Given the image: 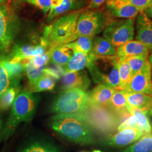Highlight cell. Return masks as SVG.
<instances>
[{"label":"cell","instance_id":"cell-1","mask_svg":"<svg viewBox=\"0 0 152 152\" xmlns=\"http://www.w3.org/2000/svg\"><path fill=\"white\" fill-rule=\"evenodd\" d=\"M49 126L59 135L81 145L94 144L91 128L81 114H56L49 121Z\"/></svg>","mask_w":152,"mask_h":152},{"label":"cell","instance_id":"cell-2","mask_svg":"<svg viewBox=\"0 0 152 152\" xmlns=\"http://www.w3.org/2000/svg\"><path fill=\"white\" fill-rule=\"evenodd\" d=\"M37 104L38 99L32 92L25 90L19 92L12 105L9 118L3 127L0 141L9 139L22 122H31Z\"/></svg>","mask_w":152,"mask_h":152},{"label":"cell","instance_id":"cell-3","mask_svg":"<svg viewBox=\"0 0 152 152\" xmlns=\"http://www.w3.org/2000/svg\"><path fill=\"white\" fill-rule=\"evenodd\" d=\"M82 12L81 9L66 14L45 27L42 39L49 49L75 40L77 21Z\"/></svg>","mask_w":152,"mask_h":152},{"label":"cell","instance_id":"cell-4","mask_svg":"<svg viewBox=\"0 0 152 152\" xmlns=\"http://www.w3.org/2000/svg\"><path fill=\"white\" fill-rule=\"evenodd\" d=\"M118 62L117 55L111 56L97 55L87 67L93 81L119 90Z\"/></svg>","mask_w":152,"mask_h":152},{"label":"cell","instance_id":"cell-5","mask_svg":"<svg viewBox=\"0 0 152 152\" xmlns=\"http://www.w3.org/2000/svg\"><path fill=\"white\" fill-rule=\"evenodd\" d=\"M92 103L88 94L80 89L64 90L54 101L51 112L56 114H81Z\"/></svg>","mask_w":152,"mask_h":152},{"label":"cell","instance_id":"cell-6","mask_svg":"<svg viewBox=\"0 0 152 152\" xmlns=\"http://www.w3.org/2000/svg\"><path fill=\"white\" fill-rule=\"evenodd\" d=\"M81 115L92 130L101 134L111 135L117 131L121 123L119 118L110 109L92 102Z\"/></svg>","mask_w":152,"mask_h":152},{"label":"cell","instance_id":"cell-7","mask_svg":"<svg viewBox=\"0 0 152 152\" xmlns=\"http://www.w3.org/2000/svg\"><path fill=\"white\" fill-rule=\"evenodd\" d=\"M20 27L19 18L11 6L0 4V55L9 51Z\"/></svg>","mask_w":152,"mask_h":152},{"label":"cell","instance_id":"cell-8","mask_svg":"<svg viewBox=\"0 0 152 152\" xmlns=\"http://www.w3.org/2000/svg\"><path fill=\"white\" fill-rule=\"evenodd\" d=\"M111 20L108 14L101 10L88 9L82 11L77 21L75 40L81 36H95L103 32Z\"/></svg>","mask_w":152,"mask_h":152},{"label":"cell","instance_id":"cell-9","mask_svg":"<svg viewBox=\"0 0 152 152\" xmlns=\"http://www.w3.org/2000/svg\"><path fill=\"white\" fill-rule=\"evenodd\" d=\"M134 24V19L112 20L103 31V37L117 48L134 39L135 36Z\"/></svg>","mask_w":152,"mask_h":152},{"label":"cell","instance_id":"cell-10","mask_svg":"<svg viewBox=\"0 0 152 152\" xmlns=\"http://www.w3.org/2000/svg\"><path fill=\"white\" fill-rule=\"evenodd\" d=\"M48 50L46 44L41 39L39 45H15L10 50V53L4 56L10 62L15 63L44 54Z\"/></svg>","mask_w":152,"mask_h":152},{"label":"cell","instance_id":"cell-11","mask_svg":"<svg viewBox=\"0 0 152 152\" xmlns=\"http://www.w3.org/2000/svg\"><path fill=\"white\" fill-rule=\"evenodd\" d=\"M152 64L148 60L141 70L132 76L125 91L152 95Z\"/></svg>","mask_w":152,"mask_h":152},{"label":"cell","instance_id":"cell-12","mask_svg":"<svg viewBox=\"0 0 152 152\" xmlns=\"http://www.w3.org/2000/svg\"><path fill=\"white\" fill-rule=\"evenodd\" d=\"M105 8L110 16L117 19H134L141 12L126 0H108Z\"/></svg>","mask_w":152,"mask_h":152},{"label":"cell","instance_id":"cell-13","mask_svg":"<svg viewBox=\"0 0 152 152\" xmlns=\"http://www.w3.org/2000/svg\"><path fill=\"white\" fill-rule=\"evenodd\" d=\"M136 40L144 44L152 51V19L144 11L140 12L136 17L135 21Z\"/></svg>","mask_w":152,"mask_h":152},{"label":"cell","instance_id":"cell-14","mask_svg":"<svg viewBox=\"0 0 152 152\" xmlns=\"http://www.w3.org/2000/svg\"><path fill=\"white\" fill-rule=\"evenodd\" d=\"M144 134L140 128H127L110 135L106 143L111 147L122 148L135 142Z\"/></svg>","mask_w":152,"mask_h":152},{"label":"cell","instance_id":"cell-15","mask_svg":"<svg viewBox=\"0 0 152 152\" xmlns=\"http://www.w3.org/2000/svg\"><path fill=\"white\" fill-rule=\"evenodd\" d=\"M91 85V80L84 70L64 73L62 78L63 90L77 88L86 91Z\"/></svg>","mask_w":152,"mask_h":152},{"label":"cell","instance_id":"cell-16","mask_svg":"<svg viewBox=\"0 0 152 152\" xmlns=\"http://www.w3.org/2000/svg\"><path fill=\"white\" fill-rule=\"evenodd\" d=\"M92 53L85 54L80 52L73 53L68 63L62 67L63 75L68 72L84 70L96 58Z\"/></svg>","mask_w":152,"mask_h":152},{"label":"cell","instance_id":"cell-17","mask_svg":"<svg viewBox=\"0 0 152 152\" xmlns=\"http://www.w3.org/2000/svg\"><path fill=\"white\" fill-rule=\"evenodd\" d=\"M147 46L137 40H131L117 48V56L119 60L143 54H149Z\"/></svg>","mask_w":152,"mask_h":152},{"label":"cell","instance_id":"cell-18","mask_svg":"<svg viewBox=\"0 0 152 152\" xmlns=\"http://www.w3.org/2000/svg\"><path fill=\"white\" fill-rule=\"evenodd\" d=\"M129 107V104L122 90H116L111 98L108 108L117 115L121 122L131 115Z\"/></svg>","mask_w":152,"mask_h":152},{"label":"cell","instance_id":"cell-19","mask_svg":"<svg viewBox=\"0 0 152 152\" xmlns=\"http://www.w3.org/2000/svg\"><path fill=\"white\" fill-rule=\"evenodd\" d=\"M19 152H61V149L51 140L36 138L27 142Z\"/></svg>","mask_w":152,"mask_h":152},{"label":"cell","instance_id":"cell-20","mask_svg":"<svg viewBox=\"0 0 152 152\" xmlns=\"http://www.w3.org/2000/svg\"><path fill=\"white\" fill-rule=\"evenodd\" d=\"M116 89L108 86L98 84L88 94L94 104L108 108L109 104Z\"/></svg>","mask_w":152,"mask_h":152},{"label":"cell","instance_id":"cell-21","mask_svg":"<svg viewBox=\"0 0 152 152\" xmlns=\"http://www.w3.org/2000/svg\"><path fill=\"white\" fill-rule=\"evenodd\" d=\"M122 91L127 103L132 107L142 110H149L152 105V95L125 90Z\"/></svg>","mask_w":152,"mask_h":152},{"label":"cell","instance_id":"cell-22","mask_svg":"<svg viewBox=\"0 0 152 152\" xmlns=\"http://www.w3.org/2000/svg\"><path fill=\"white\" fill-rule=\"evenodd\" d=\"M2 63L12 82V87L19 86L23 75L25 72V64L23 61L12 63L7 60L4 55H0Z\"/></svg>","mask_w":152,"mask_h":152},{"label":"cell","instance_id":"cell-23","mask_svg":"<svg viewBox=\"0 0 152 152\" xmlns=\"http://www.w3.org/2000/svg\"><path fill=\"white\" fill-rule=\"evenodd\" d=\"M85 5L86 2L84 0H64L59 6L50 9L47 20L48 22H51L56 16L68 11L81 10Z\"/></svg>","mask_w":152,"mask_h":152},{"label":"cell","instance_id":"cell-24","mask_svg":"<svg viewBox=\"0 0 152 152\" xmlns=\"http://www.w3.org/2000/svg\"><path fill=\"white\" fill-rule=\"evenodd\" d=\"M50 60L55 65L64 66L73 55V51L65 44L49 48Z\"/></svg>","mask_w":152,"mask_h":152},{"label":"cell","instance_id":"cell-25","mask_svg":"<svg viewBox=\"0 0 152 152\" xmlns=\"http://www.w3.org/2000/svg\"><path fill=\"white\" fill-rule=\"evenodd\" d=\"M91 53L101 56H111L117 54V48L101 36H94Z\"/></svg>","mask_w":152,"mask_h":152},{"label":"cell","instance_id":"cell-26","mask_svg":"<svg viewBox=\"0 0 152 152\" xmlns=\"http://www.w3.org/2000/svg\"><path fill=\"white\" fill-rule=\"evenodd\" d=\"M130 113L136 117L137 122L144 133H152V124L149 110H142L131 107L129 105Z\"/></svg>","mask_w":152,"mask_h":152},{"label":"cell","instance_id":"cell-27","mask_svg":"<svg viewBox=\"0 0 152 152\" xmlns=\"http://www.w3.org/2000/svg\"><path fill=\"white\" fill-rule=\"evenodd\" d=\"M119 152H152V133H145L134 144Z\"/></svg>","mask_w":152,"mask_h":152},{"label":"cell","instance_id":"cell-28","mask_svg":"<svg viewBox=\"0 0 152 152\" xmlns=\"http://www.w3.org/2000/svg\"><path fill=\"white\" fill-rule=\"evenodd\" d=\"M94 37L81 36L76 40L65 45L75 52H80L85 54L91 53L92 49V41Z\"/></svg>","mask_w":152,"mask_h":152},{"label":"cell","instance_id":"cell-29","mask_svg":"<svg viewBox=\"0 0 152 152\" xmlns=\"http://www.w3.org/2000/svg\"><path fill=\"white\" fill-rule=\"evenodd\" d=\"M55 79L52 76L44 73L33 86H31L29 92H39L52 91L54 89Z\"/></svg>","mask_w":152,"mask_h":152},{"label":"cell","instance_id":"cell-30","mask_svg":"<svg viewBox=\"0 0 152 152\" xmlns=\"http://www.w3.org/2000/svg\"><path fill=\"white\" fill-rule=\"evenodd\" d=\"M118 69L120 80L119 90H125L130 82L133 74L126 59H118Z\"/></svg>","mask_w":152,"mask_h":152},{"label":"cell","instance_id":"cell-31","mask_svg":"<svg viewBox=\"0 0 152 152\" xmlns=\"http://www.w3.org/2000/svg\"><path fill=\"white\" fill-rule=\"evenodd\" d=\"M20 91V87H10L0 96V110H5L12 105L18 93Z\"/></svg>","mask_w":152,"mask_h":152},{"label":"cell","instance_id":"cell-32","mask_svg":"<svg viewBox=\"0 0 152 152\" xmlns=\"http://www.w3.org/2000/svg\"><path fill=\"white\" fill-rule=\"evenodd\" d=\"M25 61H26V63L23 61L25 64V72L31 86L37 81L40 77L43 75L45 68H36L29 59Z\"/></svg>","mask_w":152,"mask_h":152},{"label":"cell","instance_id":"cell-33","mask_svg":"<svg viewBox=\"0 0 152 152\" xmlns=\"http://www.w3.org/2000/svg\"><path fill=\"white\" fill-rule=\"evenodd\" d=\"M149 54H143L126 59L133 76L137 72L140 71L146 64L147 61L149 60Z\"/></svg>","mask_w":152,"mask_h":152},{"label":"cell","instance_id":"cell-34","mask_svg":"<svg viewBox=\"0 0 152 152\" xmlns=\"http://www.w3.org/2000/svg\"><path fill=\"white\" fill-rule=\"evenodd\" d=\"M12 87V82L2 63L0 55V96L8 88Z\"/></svg>","mask_w":152,"mask_h":152},{"label":"cell","instance_id":"cell-35","mask_svg":"<svg viewBox=\"0 0 152 152\" xmlns=\"http://www.w3.org/2000/svg\"><path fill=\"white\" fill-rule=\"evenodd\" d=\"M22 2H26L37 7L44 12L45 14L49 12L51 8V0H21Z\"/></svg>","mask_w":152,"mask_h":152},{"label":"cell","instance_id":"cell-36","mask_svg":"<svg viewBox=\"0 0 152 152\" xmlns=\"http://www.w3.org/2000/svg\"><path fill=\"white\" fill-rule=\"evenodd\" d=\"M36 68H45L50 61V51L48 50L44 54L29 59Z\"/></svg>","mask_w":152,"mask_h":152},{"label":"cell","instance_id":"cell-37","mask_svg":"<svg viewBox=\"0 0 152 152\" xmlns=\"http://www.w3.org/2000/svg\"><path fill=\"white\" fill-rule=\"evenodd\" d=\"M127 128H140L137 122L136 117L132 114L120 123L117 128V131Z\"/></svg>","mask_w":152,"mask_h":152},{"label":"cell","instance_id":"cell-38","mask_svg":"<svg viewBox=\"0 0 152 152\" xmlns=\"http://www.w3.org/2000/svg\"><path fill=\"white\" fill-rule=\"evenodd\" d=\"M141 11H144L152 5V0H126Z\"/></svg>","mask_w":152,"mask_h":152},{"label":"cell","instance_id":"cell-39","mask_svg":"<svg viewBox=\"0 0 152 152\" xmlns=\"http://www.w3.org/2000/svg\"><path fill=\"white\" fill-rule=\"evenodd\" d=\"M108 0H90L88 5V9H97Z\"/></svg>","mask_w":152,"mask_h":152},{"label":"cell","instance_id":"cell-40","mask_svg":"<svg viewBox=\"0 0 152 152\" xmlns=\"http://www.w3.org/2000/svg\"><path fill=\"white\" fill-rule=\"evenodd\" d=\"M64 0H51V8L58 7L63 3Z\"/></svg>","mask_w":152,"mask_h":152},{"label":"cell","instance_id":"cell-41","mask_svg":"<svg viewBox=\"0 0 152 152\" xmlns=\"http://www.w3.org/2000/svg\"><path fill=\"white\" fill-rule=\"evenodd\" d=\"M144 11L145 12V13L147 14L148 16L152 19V5L151 6H149V7H148Z\"/></svg>","mask_w":152,"mask_h":152},{"label":"cell","instance_id":"cell-42","mask_svg":"<svg viewBox=\"0 0 152 152\" xmlns=\"http://www.w3.org/2000/svg\"><path fill=\"white\" fill-rule=\"evenodd\" d=\"M3 127H4V126H3V121H2L1 116H0V137H1L2 131L3 130Z\"/></svg>","mask_w":152,"mask_h":152},{"label":"cell","instance_id":"cell-43","mask_svg":"<svg viewBox=\"0 0 152 152\" xmlns=\"http://www.w3.org/2000/svg\"><path fill=\"white\" fill-rule=\"evenodd\" d=\"M149 62L151 63V64L152 65V51L151 55H149Z\"/></svg>","mask_w":152,"mask_h":152},{"label":"cell","instance_id":"cell-44","mask_svg":"<svg viewBox=\"0 0 152 152\" xmlns=\"http://www.w3.org/2000/svg\"><path fill=\"white\" fill-rule=\"evenodd\" d=\"M149 113L150 116L152 118V105L151 107V108L149 109Z\"/></svg>","mask_w":152,"mask_h":152},{"label":"cell","instance_id":"cell-45","mask_svg":"<svg viewBox=\"0 0 152 152\" xmlns=\"http://www.w3.org/2000/svg\"><path fill=\"white\" fill-rule=\"evenodd\" d=\"M8 0H0V4H3V3H5Z\"/></svg>","mask_w":152,"mask_h":152},{"label":"cell","instance_id":"cell-46","mask_svg":"<svg viewBox=\"0 0 152 152\" xmlns=\"http://www.w3.org/2000/svg\"><path fill=\"white\" fill-rule=\"evenodd\" d=\"M92 152H102V151H99V150H95V151H94Z\"/></svg>","mask_w":152,"mask_h":152},{"label":"cell","instance_id":"cell-47","mask_svg":"<svg viewBox=\"0 0 152 152\" xmlns=\"http://www.w3.org/2000/svg\"></svg>","mask_w":152,"mask_h":152},{"label":"cell","instance_id":"cell-48","mask_svg":"<svg viewBox=\"0 0 152 152\" xmlns=\"http://www.w3.org/2000/svg\"></svg>","mask_w":152,"mask_h":152}]
</instances>
